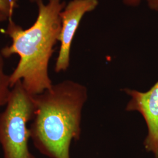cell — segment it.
I'll use <instances>...</instances> for the list:
<instances>
[{
  "label": "cell",
  "instance_id": "1",
  "mask_svg": "<svg viewBox=\"0 0 158 158\" xmlns=\"http://www.w3.org/2000/svg\"><path fill=\"white\" fill-rule=\"evenodd\" d=\"M38 15L33 25L27 29L9 18L4 34L11 44L1 49L5 58L17 55L19 62L10 76L11 87L21 81L32 96L38 95L53 85L49 74V63L55 46L59 42L61 29L60 14L66 6L62 0H48L45 4L38 0Z\"/></svg>",
  "mask_w": 158,
  "mask_h": 158
},
{
  "label": "cell",
  "instance_id": "2",
  "mask_svg": "<svg viewBox=\"0 0 158 158\" xmlns=\"http://www.w3.org/2000/svg\"><path fill=\"white\" fill-rule=\"evenodd\" d=\"M87 98L85 87L64 80L34 96L31 139L40 152L50 158H70L72 141L81 134V111Z\"/></svg>",
  "mask_w": 158,
  "mask_h": 158
},
{
  "label": "cell",
  "instance_id": "3",
  "mask_svg": "<svg viewBox=\"0 0 158 158\" xmlns=\"http://www.w3.org/2000/svg\"><path fill=\"white\" fill-rule=\"evenodd\" d=\"M35 111L34 96L19 81L12 87L5 110L0 113V144L4 158H36L31 153L29 122Z\"/></svg>",
  "mask_w": 158,
  "mask_h": 158
},
{
  "label": "cell",
  "instance_id": "4",
  "mask_svg": "<svg viewBox=\"0 0 158 158\" xmlns=\"http://www.w3.org/2000/svg\"><path fill=\"white\" fill-rule=\"evenodd\" d=\"M98 5V0H71L60 12V46L55 67L56 73L68 70L72 42L82 18L87 12L94 10Z\"/></svg>",
  "mask_w": 158,
  "mask_h": 158
},
{
  "label": "cell",
  "instance_id": "5",
  "mask_svg": "<svg viewBox=\"0 0 158 158\" xmlns=\"http://www.w3.org/2000/svg\"><path fill=\"white\" fill-rule=\"evenodd\" d=\"M131 97L126 110L141 113L147 124L148 133L144 141L145 149L158 158V81L146 92L124 89Z\"/></svg>",
  "mask_w": 158,
  "mask_h": 158
},
{
  "label": "cell",
  "instance_id": "6",
  "mask_svg": "<svg viewBox=\"0 0 158 158\" xmlns=\"http://www.w3.org/2000/svg\"><path fill=\"white\" fill-rule=\"evenodd\" d=\"M4 57L0 53V107L6 106L11 95L10 76L5 72Z\"/></svg>",
  "mask_w": 158,
  "mask_h": 158
},
{
  "label": "cell",
  "instance_id": "7",
  "mask_svg": "<svg viewBox=\"0 0 158 158\" xmlns=\"http://www.w3.org/2000/svg\"><path fill=\"white\" fill-rule=\"evenodd\" d=\"M18 8V0H0V12L9 18H12Z\"/></svg>",
  "mask_w": 158,
  "mask_h": 158
},
{
  "label": "cell",
  "instance_id": "8",
  "mask_svg": "<svg viewBox=\"0 0 158 158\" xmlns=\"http://www.w3.org/2000/svg\"><path fill=\"white\" fill-rule=\"evenodd\" d=\"M142 0H123L125 5L128 6H138ZM149 7L152 9L158 11V0H147Z\"/></svg>",
  "mask_w": 158,
  "mask_h": 158
},
{
  "label": "cell",
  "instance_id": "9",
  "mask_svg": "<svg viewBox=\"0 0 158 158\" xmlns=\"http://www.w3.org/2000/svg\"><path fill=\"white\" fill-rule=\"evenodd\" d=\"M8 20V18L4 14L0 12V24Z\"/></svg>",
  "mask_w": 158,
  "mask_h": 158
},
{
  "label": "cell",
  "instance_id": "10",
  "mask_svg": "<svg viewBox=\"0 0 158 158\" xmlns=\"http://www.w3.org/2000/svg\"><path fill=\"white\" fill-rule=\"evenodd\" d=\"M29 1H30L31 2H35V3H36V2L38 1V0H28Z\"/></svg>",
  "mask_w": 158,
  "mask_h": 158
}]
</instances>
